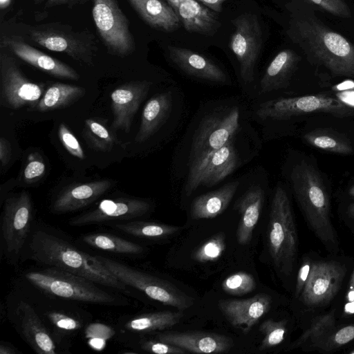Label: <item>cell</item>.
Returning a JSON list of instances; mask_svg holds the SVG:
<instances>
[{
  "instance_id": "3",
  "label": "cell",
  "mask_w": 354,
  "mask_h": 354,
  "mask_svg": "<svg viewBox=\"0 0 354 354\" xmlns=\"http://www.w3.org/2000/svg\"><path fill=\"white\" fill-rule=\"evenodd\" d=\"M291 182L309 227L326 249L337 251L338 239L330 218L328 194L320 174L312 165L303 160L293 168Z\"/></svg>"
},
{
  "instance_id": "8",
  "label": "cell",
  "mask_w": 354,
  "mask_h": 354,
  "mask_svg": "<svg viewBox=\"0 0 354 354\" xmlns=\"http://www.w3.org/2000/svg\"><path fill=\"white\" fill-rule=\"evenodd\" d=\"M92 15L97 30L108 51L126 57L136 48L129 21L119 6L118 0H91Z\"/></svg>"
},
{
  "instance_id": "20",
  "label": "cell",
  "mask_w": 354,
  "mask_h": 354,
  "mask_svg": "<svg viewBox=\"0 0 354 354\" xmlns=\"http://www.w3.org/2000/svg\"><path fill=\"white\" fill-rule=\"evenodd\" d=\"M16 324L22 338L39 354L57 353L56 341L39 314L28 302L20 301Z\"/></svg>"
},
{
  "instance_id": "50",
  "label": "cell",
  "mask_w": 354,
  "mask_h": 354,
  "mask_svg": "<svg viewBox=\"0 0 354 354\" xmlns=\"http://www.w3.org/2000/svg\"><path fill=\"white\" fill-rule=\"evenodd\" d=\"M346 299L348 303L354 301V270L351 275Z\"/></svg>"
},
{
  "instance_id": "15",
  "label": "cell",
  "mask_w": 354,
  "mask_h": 354,
  "mask_svg": "<svg viewBox=\"0 0 354 354\" xmlns=\"http://www.w3.org/2000/svg\"><path fill=\"white\" fill-rule=\"evenodd\" d=\"M236 164V153L230 140L200 163L189 167L186 193L192 194L199 186L217 184L234 170Z\"/></svg>"
},
{
  "instance_id": "27",
  "label": "cell",
  "mask_w": 354,
  "mask_h": 354,
  "mask_svg": "<svg viewBox=\"0 0 354 354\" xmlns=\"http://www.w3.org/2000/svg\"><path fill=\"white\" fill-rule=\"evenodd\" d=\"M301 57L291 49L281 50L269 64L261 80L262 93L287 87Z\"/></svg>"
},
{
  "instance_id": "11",
  "label": "cell",
  "mask_w": 354,
  "mask_h": 354,
  "mask_svg": "<svg viewBox=\"0 0 354 354\" xmlns=\"http://www.w3.org/2000/svg\"><path fill=\"white\" fill-rule=\"evenodd\" d=\"M43 95V87L30 81L15 59L8 52L0 53V103L2 106L35 109Z\"/></svg>"
},
{
  "instance_id": "42",
  "label": "cell",
  "mask_w": 354,
  "mask_h": 354,
  "mask_svg": "<svg viewBox=\"0 0 354 354\" xmlns=\"http://www.w3.org/2000/svg\"><path fill=\"white\" fill-rule=\"evenodd\" d=\"M58 136L62 145L71 155L81 160L85 158L78 140L64 123L59 125Z\"/></svg>"
},
{
  "instance_id": "10",
  "label": "cell",
  "mask_w": 354,
  "mask_h": 354,
  "mask_svg": "<svg viewBox=\"0 0 354 354\" xmlns=\"http://www.w3.org/2000/svg\"><path fill=\"white\" fill-rule=\"evenodd\" d=\"M321 112L344 117L350 115L353 110L339 99L324 95H308L266 101L259 106L257 115L262 120H284Z\"/></svg>"
},
{
  "instance_id": "25",
  "label": "cell",
  "mask_w": 354,
  "mask_h": 354,
  "mask_svg": "<svg viewBox=\"0 0 354 354\" xmlns=\"http://www.w3.org/2000/svg\"><path fill=\"white\" fill-rule=\"evenodd\" d=\"M264 201V194L259 186L251 187L239 199L236 208L241 218L236 230V239L241 245H247L252 239L261 212Z\"/></svg>"
},
{
  "instance_id": "43",
  "label": "cell",
  "mask_w": 354,
  "mask_h": 354,
  "mask_svg": "<svg viewBox=\"0 0 354 354\" xmlns=\"http://www.w3.org/2000/svg\"><path fill=\"white\" fill-rule=\"evenodd\" d=\"M321 10L342 18L351 17V10L344 0H306Z\"/></svg>"
},
{
  "instance_id": "31",
  "label": "cell",
  "mask_w": 354,
  "mask_h": 354,
  "mask_svg": "<svg viewBox=\"0 0 354 354\" xmlns=\"http://www.w3.org/2000/svg\"><path fill=\"white\" fill-rule=\"evenodd\" d=\"M183 317L182 312L159 311L133 316L124 324L132 333H150L171 328Z\"/></svg>"
},
{
  "instance_id": "7",
  "label": "cell",
  "mask_w": 354,
  "mask_h": 354,
  "mask_svg": "<svg viewBox=\"0 0 354 354\" xmlns=\"http://www.w3.org/2000/svg\"><path fill=\"white\" fill-rule=\"evenodd\" d=\"M96 256L120 281L153 300L180 310H186L194 304L193 297L167 281L112 259Z\"/></svg>"
},
{
  "instance_id": "26",
  "label": "cell",
  "mask_w": 354,
  "mask_h": 354,
  "mask_svg": "<svg viewBox=\"0 0 354 354\" xmlns=\"http://www.w3.org/2000/svg\"><path fill=\"white\" fill-rule=\"evenodd\" d=\"M141 19L151 28L165 32L176 30L180 21L166 0H128Z\"/></svg>"
},
{
  "instance_id": "52",
  "label": "cell",
  "mask_w": 354,
  "mask_h": 354,
  "mask_svg": "<svg viewBox=\"0 0 354 354\" xmlns=\"http://www.w3.org/2000/svg\"><path fill=\"white\" fill-rule=\"evenodd\" d=\"M12 0H0V8L1 10L7 8L11 3Z\"/></svg>"
},
{
  "instance_id": "54",
  "label": "cell",
  "mask_w": 354,
  "mask_h": 354,
  "mask_svg": "<svg viewBox=\"0 0 354 354\" xmlns=\"http://www.w3.org/2000/svg\"><path fill=\"white\" fill-rule=\"evenodd\" d=\"M348 194L354 198V185L350 187Z\"/></svg>"
},
{
  "instance_id": "44",
  "label": "cell",
  "mask_w": 354,
  "mask_h": 354,
  "mask_svg": "<svg viewBox=\"0 0 354 354\" xmlns=\"http://www.w3.org/2000/svg\"><path fill=\"white\" fill-rule=\"evenodd\" d=\"M46 165L41 156L37 153H31L24 170V178L28 183L40 179L45 174Z\"/></svg>"
},
{
  "instance_id": "32",
  "label": "cell",
  "mask_w": 354,
  "mask_h": 354,
  "mask_svg": "<svg viewBox=\"0 0 354 354\" xmlns=\"http://www.w3.org/2000/svg\"><path fill=\"white\" fill-rule=\"evenodd\" d=\"M81 239L92 248L118 254L133 256L144 252V248L140 245L111 234L91 233L84 235Z\"/></svg>"
},
{
  "instance_id": "29",
  "label": "cell",
  "mask_w": 354,
  "mask_h": 354,
  "mask_svg": "<svg viewBox=\"0 0 354 354\" xmlns=\"http://www.w3.org/2000/svg\"><path fill=\"white\" fill-rule=\"evenodd\" d=\"M239 185V181H232L215 191L196 197L192 204V217L194 219L213 218L222 214L231 202Z\"/></svg>"
},
{
  "instance_id": "28",
  "label": "cell",
  "mask_w": 354,
  "mask_h": 354,
  "mask_svg": "<svg viewBox=\"0 0 354 354\" xmlns=\"http://www.w3.org/2000/svg\"><path fill=\"white\" fill-rule=\"evenodd\" d=\"M171 108L170 93H161L151 97L143 108L135 141L141 143L151 137L167 119Z\"/></svg>"
},
{
  "instance_id": "4",
  "label": "cell",
  "mask_w": 354,
  "mask_h": 354,
  "mask_svg": "<svg viewBox=\"0 0 354 354\" xmlns=\"http://www.w3.org/2000/svg\"><path fill=\"white\" fill-rule=\"evenodd\" d=\"M25 278L41 291L61 299L114 306L129 304L85 277L53 267L28 272Z\"/></svg>"
},
{
  "instance_id": "24",
  "label": "cell",
  "mask_w": 354,
  "mask_h": 354,
  "mask_svg": "<svg viewBox=\"0 0 354 354\" xmlns=\"http://www.w3.org/2000/svg\"><path fill=\"white\" fill-rule=\"evenodd\" d=\"M112 187L109 180H100L71 185L53 201L51 211L64 214L80 209L91 204Z\"/></svg>"
},
{
  "instance_id": "23",
  "label": "cell",
  "mask_w": 354,
  "mask_h": 354,
  "mask_svg": "<svg viewBox=\"0 0 354 354\" xmlns=\"http://www.w3.org/2000/svg\"><path fill=\"white\" fill-rule=\"evenodd\" d=\"M171 61L183 72L190 76L224 84L227 78L225 73L212 59L192 50L169 46Z\"/></svg>"
},
{
  "instance_id": "55",
  "label": "cell",
  "mask_w": 354,
  "mask_h": 354,
  "mask_svg": "<svg viewBox=\"0 0 354 354\" xmlns=\"http://www.w3.org/2000/svg\"><path fill=\"white\" fill-rule=\"evenodd\" d=\"M348 353L350 354H354V349L351 350V351L348 352Z\"/></svg>"
},
{
  "instance_id": "2",
  "label": "cell",
  "mask_w": 354,
  "mask_h": 354,
  "mask_svg": "<svg viewBox=\"0 0 354 354\" xmlns=\"http://www.w3.org/2000/svg\"><path fill=\"white\" fill-rule=\"evenodd\" d=\"M30 258L42 265L56 268L97 284L127 293V286L120 281L97 257L84 252L53 232L36 229L28 238Z\"/></svg>"
},
{
  "instance_id": "17",
  "label": "cell",
  "mask_w": 354,
  "mask_h": 354,
  "mask_svg": "<svg viewBox=\"0 0 354 354\" xmlns=\"http://www.w3.org/2000/svg\"><path fill=\"white\" fill-rule=\"evenodd\" d=\"M1 47L6 48L25 62L50 75L77 80L79 74L69 65L53 57L24 41L16 35H3Z\"/></svg>"
},
{
  "instance_id": "53",
  "label": "cell",
  "mask_w": 354,
  "mask_h": 354,
  "mask_svg": "<svg viewBox=\"0 0 354 354\" xmlns=\"http://www.w3.org/2000/svg\"><path fill=\"white\" fill-rule=\"evenodd\" d=\"M349 215L354 218V203L351 204L348 207Z\"/></svg>"
},
{
  "instance_id": "56",
  "label": "cell",
  "mask_w": 354,
  "mask_h": 354,
  "mask_svg": "<svg viewBox=\"0 0 354 354\" xmlns=\"http://www.w3.org/2000/svg\"><path fill=\"white\" fill-rule=\"evenodd\" d=\"M35 1H37V2H41V1H43L44 0H35Z\"/></svg>"
},
{
  "instance_id": "48",
  "label": "cell",
  "mask_w": 354,
  "mask_h": 354,
  "mask_svg": "<svg viewBox=\"0 0 354 354\" xmlns=\"http://www.w3.org/2000/svg\"><path fill=\"white\" fill-rule=\"evenodd\" d=\"M203 5L218 13L223 10V4L228 0H198Z\"/></svg>"
},
{
  "instance_id": "37",
  "label": "cell",
  "mask_w": 354,
  "mask_h": 354,
  "mask_svg": "<svg viewBox=\"0 0 354 354\" xmlns=\"http://www.w3.org/2000/svg\"><path fill=\"white\" fill-rule=\"evenodd\" d=\"M84 136L91 147L103 151H110L115 142V138L106 127L93 118L85 120Z\"/></svg>"
},
{
  "instance_id": "41",
  "label": "cell",
  "mask_w": 354,
  "mask_h": 354,
  "mask_svg": "<svg viewBox=\"0 0 354 354\" xmlns=\"http://www.w3.org/2000/svg\"><path fill=\"white\" fill-rule=\"evenodd\" d=\"M221 286L223 291L227 294L243 295L256 288V281L250 274L239 271L225 279Z\"/></svg>"
},
{
  "instance_id": "14",
  "label": "cell",
  "mask_w": 354,
  "mask_h": 354,
  "mask_svg": "<svg viewBox=\"0 0 354 354\" xmlns=\"http://www.w3.org/2000/svg\"><path fill=\"white\" fill-rule=\"evenodd\" d=\"M346 270L335 261H313L308 280L299 297L306 306L319 307L336 295L345 277Z\"/></svg>"
},
{
  "instance_id": "38",
  "label": "cell",
  "mask_w": 354,
  "mask_h": 354,
  "mask_svg": "<svg viewBox=\"0 0 354 354\" xmlns=\"http://www.w3.org/2000/svg\"><path fill=\"white\" fill-rule=\"evenodd\" d=\"M259 330L264 335L259 350L270 348L281 344L284 340L287 333V321L266 319L261 324Z\"/></svg>"
},
{
  "instance_id": "36",
  "label": "cell",
  "mask_w": 354,
  "mask_h": 354,
  "mask_svg": "<svg viewBox=\"0 0 354 354\" xmlns=\"http://www.w3.org/2000/svg\"><path fill=\"white\" fill-rule=\"evenodd\" d=\"M335 327V310H331L317 317L310 326L291 344L290 348L301 346L308 342L314 348L319 341Z\"/></svg>"
},
{
  "instance_id": "35",
  "label": "cell",
  "mask_w": 354,
  "mask_h": 354,
  "mask_svg": "<svg viewBox=\"0 0 354 354\" xmlns=\"http://www.w3.org/2000/svg\"><path fill=\"white\" fill-rule=\"evenodd\" d=\"M46 320L52 326V335L55 341L77 332L83 327V322L70 312L64 310H48L44 314Z\"/></svg>"
},
{
  "instance_id": "34",
  "label": "cell",
  "mask_w": 354,
  "mask_h": 354,
  "mask_svg": "<svg viewBox=\"0 0 354 354\" xmlns=\"http://www.w3.org/2000/svg\"><path fill=\"white\" fill-rule=\"evenodd\" d=\"M305 141L311 146L331 153L350 155L353 153L351 142L345 136L326 129H317L304 135Z\"/></svg>"
},
{
  "instance_id": "21",
  "label": "cell",
  "mask_w": 354,
  "mask_h": 354,
  "mask_svg": "<svg viewBox=\"0 0 354 354\" xmlns=\"http://www.w3.org/2000/svg\"><path fill=\"white\" fill-rule=\"evenodd\" d=\"M272 299L260 293L241 300H221L218 306L228 322L248 334L270 309Z\"/></svg>"
},
{
  "instance_id": "9",
  "label": "cell",
  "mask_w": 354,
  "mask_h": 354,
  "mask_svg": "<svg viewBox=\"0 0 354 354\" xmlns=\"http://www.w3.org/2000/svg\"><path fill=\"white\" fill-rule=\"evenodd\" d=\"M33 209L26 191L8 197L1 217V237L6 255L17 261L30 236Z\"/></svg>"
},
{
  "instance_id": "12",
  "label": "cell",
  "mask_w": 354,
  "mask_h": 354,
  "mask_svg": "<svg viewBox=\"0 0 354 354\" xmlns=\"http://www.w3.org/2000/svg\"><path fill=\"white\" fill-rule=\"evenodd\" d=\"M239 118V109L234 107L205 118L193 140L189 167L200 163L230 141L238 131Z\"/></svg>"
},
{
  "instance_id": "5",
  "label": "cell",
  "mask_w": 354,
  "mask_h": 354,
  "mask_svg": "<svg viewBox=\"0 0 354 354\" xmlns=\"http://www.w3.org/2000/svg\"><path fill=\"white\" fill-rule=\"evenodd\" d=\"M268 250L276 268L288 277L293 271L298 251L294 215L286 190L276 187L267 231Z\"/></svg>"
},
{
  "instance_id": "30",
  "label": "cell",
  "mask_w": 354,
  "mask_h": 354,
  "mask_svg": "<svg viewBox=\"0 0 354 354\" xmlns=\"http://www.w3.org/2000/svg\"><path fill=\"white\" fill-rule=\"evenodd\" d=\"M86 93L81 86L57 82L46 90L34 110L48 111L66 108L80 98Z\"/></svg>"
},
{
  "instance_id": "49",
  "label": "cell",
  "mask_w": 354,
  "mask_h": 354,
  "mask_svg": "<svg viewBox=\"0 0 354 354\" xmlns=\"http://www.w3.org/2000/svg\"><path fill=\"white\" fill-rule=\"evenodd\" d=\"M19 351L12 344L1 342L0 344V354H18Z\"/></svg>"
},
{
  "instance_id": "22",
  "label": "cell",
  "mask_w": 354,
  "mask_h": 354,
  "mask_svg": "<svg viewBox=\"0 0 354 354\" xmlns=\"http://www.w3.org/2000/svg\"><path fill=\"white\" fill-rule=\"evenodd\" d=\"M166 1L189 32L212 36L221 26L217 13L198 0Z\"/></svg>"
},
{
  "instance_id": "46",
  "label": "cell",
  "mask_w": 354,
  "mask_h": 354,
  "mask_svg": "<svg viewBox=\"0 0 354 354\" xmlns=\"http://www.w3.org/2000/svg\"><path fill=\"white\" fill-rule=\"evenodd\" d=\"M313 261L308 258L305 257L300 266L297 272L296 285L295 290V296L299 298L309 276Z\"/></svg>"
},
{
  "instance_id": "47",
  "label": "cell",
  "mask_w": 354,
  "mask_h": 354,
  "mask_svg": "<svg viewBox=\"0 0 354 354\" xmlns=\"http://www.w3.org/2000/svg\"><path fill=\"white\" fill-rule=\"evenodd\" d=\"M11 158V147L8 140L1 137L0 139V161L2 167L7 165Z\"/></svg>"
},
{
  "instance_id": "18",
  "label": "cell",
  "mask_w": 354,
  "mask_h": 354,
  "mask_svg": "<svg viewBox=\"0 0 354 354\" xmlns=\"http://www.w3.org/2000/svg\"><path fill=\"white\" fill-rule=\"evenodd\" d=\"M151 84L147 81H133L120 85L112 91V126L115 131H130L134 116L146 97Z\"/></svg>"
},
{
  "instance_id": "13",
  "label": "cell",
  "mask_w": 354,
  "mask_h": 354,
  "mask_svg": "<svg viewBox=\"0 0 354 354\" xmlns=\"http://www.w3.org/2000/svg\"><path fill=\"white\" fill-rule=\"evenodd\" d=\"M234 30L229 46L237 59L245 82L254 78V70L262 44L261 27L256 15L243 13L232 20Z\"/></svg>"
},
{
  "instance_id": "39",
  "label": "cell",
  "mask_w": 354,
  "mask_h": 354,
  "mask_svg": "<svg viewBox=\"0 0 354 354\" xmlns=\"http://www.w3.org/2000/svg\"><path fill=\"white\" fill-rule=\"evenodd\" d=\"M225 235L219 232L204 242L193 254L196 261L205 263L218 260L225 250Z\"/></svg>"
},
{
  "instance_id": "19",
  "label": "cell",
  "mask_w": 354,
  "mask_h": 354,
  "mask_svg": "<svg viewBox=\"0 0 354 354\" xmlns=\"http://www.w3.org/2000/svg\"><path fill=\"white\" fill-rule=\"evenodd\" d=\"M156 339L194 353H226L234 346L230 337L199 330L166 331Z\"/></svg>"
},
{
  "instance_id": "1",
  "label": "cell",
  "mask_w": 354,
  "mask_h": 354,
  "mask_svg": "<svg viewBox=\"0 0 354 354\" xmlns=\"http://www.w3.org/2000/svg\"><path fill=\"white\" fill-rule=\"evenodd\" d=\"M287 35L317 66L335 76L354 79V44L307 9L290 21Z\"/></svg>"
},
{
  "instance_id": "16",
  "label": "cell",
  "mask_w": 354,
  "mask_h": 354,
  "mask_svg": "<svg viewBox=\"0 0 354 354\" xmlns=\"http://www.w3.org/2000/svg\"><path fill=\"white\" fill-rule=\"evenodd\" d=\"M150 209V203L142 199H104L93 209L71 218L69 224L81 227L111 221H129L145 215Z\"/></svg>"
},
{
  "instance_id": "45",
  "label": "cell",
  "mask_w": 354,
  "mask_h": 354,
  "mask_svg": "<svg viewBox=\"0 0 354 354\" xmlns=\"http://www.w3.org/2000/svg\"><path fill=\"white\" fill-rule=\"evenodd\" d=\"M140 348L145 351L156 354H185L187 353L180 347L156 339L142 341Z\"/></svg>"
},
{
  "instance_id": "51",
  "label": "cell",
  "mask_w": 354,
  "mask_h": 354,
  "mask_svg": "<svg viewBox=\"0 0 354 354\" xmlns=\"http://www.w3.org/2000/svg\"><path fill=\"white\" fill-rule=\"evenodd\" d=\"M75 0H46L47 7H53L60 5H71Z\"/></svg>"
},
{
  "instance_id": "6",
  "label": "cell",
  "mask_w": 354,
  "mask_h": 354,
  "mask_svg": "<svg viewBox=\"0 0 354 354\" xmlns=\"http://www.w3.org/2000/svg\"><path fill=\"white\" fill-rule=\"evenodd\" d=\"M26 34L39 46L64 53L81 64H94L97 46L95 36L88 31H78L68 25L52 22L29 26Z\"/></svg>"
},
{
  "instance_id": "33",
  "label": "cell",
  "mask_w": 354,
  "mask_h": 354,
  "mask_svg": "<svg viewBox=\"0 0 354 354\" xmlns=\"http://www.w3.org/2000/svg\"><path fill=\"white\" fill-rule=\"evenodd\" d=\"M109 225L127 234L145 239H164L180 230L179 226L145 221L113 223Z\"/></svg>"
},
{
  "instance_id": "40",
  "label": "cell",
  "mask_w": 354,
  "mask_h": 354,
  "mask_svg": "<svg viewBox=\"0 0 354 354\" xmlns=\"http://www.w3.org/2000/svg\"><path fill=\"white\" fill-rule=\"evenodd\" d=\"M354 340V324L341 328L335 327L320 341L314 348L325 351L339 348Z\"/></svg>"
}]
</instances>
